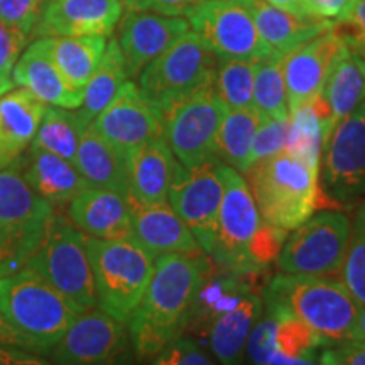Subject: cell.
Masks as SVG:
<instances>
[{
	"label": "cell",
	"instance_id": "30",
	"mask_svg": "<svg viewBox=\"0 0 365 365\" xmlns=\"http://www.w3.org/2000/svg\"><path fill=\"white\" fill-rule=\"evenodd\" d=\"M49 49L59 71L75 86L83 90L107 49V36H49Z\"/></svg>",
	"mask_w": 365,
	"mask_h": 365
},
{
	"label": "cell",
	"instance_id": "43",
	"mask_svg": "<svg viewBox=\"0 0 365 365\" xmlns=\"http://www.w3.org/2000/svg\"><path fill=\"white\" fill-rule=\"evenodd\" d=\"M43 0H0V17L31 38Z\"/></svg>",
	"mask_w": 365,
	"mask_h": 365
},
{
	"label": "cell",
	"instance_id": "19",
	"mask_svg": "<svg viewBox=\"0 0 365 365\" xmlns=\"http://www.w3.org/2000/svg\"><path fill=\"white\" fill-rule=\"evenodd\" d=\"M120 0H48L36 22V38L110 36L120 22Z\"/></svg>",
	"mask_w": 365,
	"mask_h": 365
},
{
	"label": "cell",
	"instance_id": "51",
	"mask_svg": "<svg viewBox=\"0 0 365 365\" xmlns=\"http://www.w3.org/2000/svg\"><path fill=\"white\" fill-rule=\"evenodd\" d=\"M266 2L271 4V6L284 9V11H291L296 14H308L303 0H266ZM309 16H312V14H309Z\"/></svg>",
	"mask_w": 365,
	"mask_h": 365
},
{
	"label": "cell",
	"instance_id": "57",
	"mask_svg": "<svg viewBox=\"0 0 365 365\" xmlns=\"http://www.w3.org/2000/svg\"><path fill=\"white\" fill-rule=\"evenodd\" d=\"M322 365H323V364H322Z\"/></svg>",
	"mask_w": 365,
	"mask_h": 365
},
{
	"label": "cell",
	"instance_id": "55",
	"mask_svg": "<svg viewBox=\"0 0 365 365\" xmlns=\"http://www.w3.org/2000/svg\"><path fill=\"white\" fill-rule=\"evenodd\" d=\"M240 2H247V0H240Z\"/></svg>",
	"mask_w": 365,
	"mask_h": 365
},
{
	"label": "cell",
	"instance_id": "33",
	"mask_svg": "<svg viewBox=\"0 0 365 365\" xmlns=\"http://www.w3.org/2000/svg\"><path fill=\"white\" fill-rule=\"evenodd\" d=\"M85 129L76 110L46 105L31 148L44 149L73 163Z\"/></svg>",
	"mask_w": 365,
	"mask_h": 365
},
{
	"label": "cell",
	"instance_id": "17",
	"mask_svg": "<svg viewBox=\"0 0 365 365\" xmlns=\"http://www.w3.org/2000/svg\"><path fill=\"white\" fill-rule=\"evenodd\" d=\"M88 127L124 154L164 135L163 117L129 80Z\"/></svg>",
	"mask_w": 365,
	"mask_h": 365
},
{
	"label": "cell",
	"instance_id": "13",
	"mask_svg": "<svg viewBox=\"0 0 365 365\" xmlns=\"http://www.w3.org/2000/svg\"><path fill=\"white\" fill-rule=\"evenodd\" d=\"M185 17L190 29L218 58L257 63L276 53L259 34L247 4L240 0H203Z\"/></svg>",
	"mask_w": 365,
	"mask_h": 365
},
{
	"label": "cell",
	"instance_id": "3",
	"mask_svg": "<svg viewBox=\"0 0 365 365\" xmlns=\"http://www.w3.org/2000/svg\"><path fill=\"white\" fill-rule=\"evenodd\" d=\"M244 175L262 223L286 232L314 215L323 195L319 168L289 150L259 159Z\"/></svg>",
	"mask_w": 365,
	"mask_h": 365
},
{
	"label": "cell",
	"instance_id": "38",
	"mask_svg": "<svg viewBox=\"0 0 365 365\" xmlns=\"http://www.w3.org/2000/svg\"><path fill=\"white\" fill-rule=\"evenodd\" d=\"M276 328L277 317L264 308L261 318L255 322L245 344V355L250 365H266L277 352Z\"/></svg>",
	"mask_w": 365,
	"mask_h": 365
},
{
	"label": "cell",
	"instance_id": "4",
	"mask_svg": "<svg viewBox=\"0 0 365 365\" xmlns=\"http://www.w3.org/2000/svg\"><path fill=\"white\" fill-rule=\"evenodd\" d=\"M245 276L225 271L208 286L205 277L200 291L193 319L203 317L210 349L220 365H242L250 330L264 309L262 294Z\"/></svg>",
	"mask_w": 365,
	"mask_h": 365
},
{
	"label": "cell",
	"instance_id": "27",
	"mask_svg": "<svg viewBox=\"0 0 365 365\" xmlns=\"http://www.w3.org/2000/svg\"><path fill=\"white\" fill-rule=\"evenodd\" d=\"M24 180L53 208L68 205L90 186L71 161L39 148H31L26 158Z\"/></svg>",
	"mask_w": 365,
	"mask_h": 365
},
{
	"label": "cell",
	"instance_id": "5",
	"mask_svg": "<svg viewBox=\"0 0 365 365\" xmlns=\"http://www.w3.org/2000/svg\"><path fill=\"white\" fill-rule=\"evenodd\" d=\"M0 313L41 355H49L78 317L65 296L26 267L0 277Z\"/></svg>",
	"mask_w": 365,
	"mask_h": 365
},
{
	"label": "cell",
	"instance_id": "53",
	"mask_svg": "<svg viewBox=\"0 0 365 365\" xmlns=\"http://www.w3.org/2000/svg\"><path fill=\"white\" fill-rule=\"evenodd\" d=\"M124 4V7L127 9H137L139 7V0H120Z\"/></svg>",
	"mask_w": 365,
	"mask_h": 365
},
{
	"label": "cell",
	"instance_id": "22",
	"mask_svg": "<svg viewBox=\"0 0 365 365\" xmlns=\"http://www.w3.org/2000/svg\"><path fill=\"white\" fill-rule=\"evenodd\" d=\"M11 78L14 85L29 90L36 98L53 107L76 110L83 100V90L75 88L54 63L48 38H36L27 46L14 65Z\"/></svg>",
	"mask_w": 365,
	"mask_h": 365
},
{
	"label": "cell",
	"instance_id": "35",
	"mask_svg": "<svg viewBox=\"0 0 365 365\" xmlns=\"http://www.w3.org/2000/svg\"><path fill=\"white\" fill-rule=\"evenodd\" d=\"M254 61L218 58L213 86L227 110L254 107Z\"/></svg>",
	"mask_w": 365,
	"mask_h": 365
},
{
	"label": "cell",
	"instance_id": "56",
	"mask_svg": "<svg viewBox=\"0 0 365 365\" xmlns=\"http://www.w3.org/2000/svg\"><path fill=\"white\" fill-rule=\"evenodd\" d=\"M43 2H48V0H43Z\"/></svg>",
	"mask_w": 365,
	"mask_h": 365
},
{
	"label": "cell",
	"instance_id": "24",
	"mask_svg": "<svg viewBox=\"0 0 365 365\" xmlns=\"http://www.w3.org/2000/svg\"><path fill=\"white\" fill-rule=\"evenodd\" d=\"M129 196L139 203H164L181 170L164 137L149 140L125 154Z\"/></svg>",
	"mask_w": 365,
	"mask_h": 365
},
{
	"label": "cell",
	"instance_id": "32",
	"mask_svg": "<svg viewBox=\"0 0 365 365\" xmlns=\"http://www.w3.org/2000/svg\"><path fill=\"white\" fill-rule=\"evenodd\" d=\"M262 120L264 115L255 107L227 110L218 132L217 158L239 173L247 171L255 132Z\"/></svg>",
	"mask_w": 365,
	"mask_h": 365
},
{
	"label": "cell",
	"instance_id": "25",
	"mask_svg": "<svg viewBox=\"0 0 365 365\" xmlns=\"http://www.w3.org/2000/svg\"><path fill=\"white\" fill-rule=\"evenodd\" d=\"M44 110L46 103L26 88H12L0 97V171L24 161Z\"/></svg>",
	"mask_w": 365,
	"mask_h": 365
},
{
	"label": "cell",
	"instance_id": "52",
	"mask_svg": "<svg viewBox=\"0 0 365 365\" xmlns=\"http://www.w3.org/2000/svg\"><path fill=\"white\" fill-rule=\"evenodd\" d=\"M14 88V81L12 78H0V97L6 95L9 90Z\"/></svg>",
	"mask_w": 365,
	"mask_h": 365
},
{
	"label": "cell",
	"instance_id": "40",
	"mask_svg": "<svg viewBox=\"0 0 365 365\" xmlns=\"http://www.w3.org/2000/svg\"><path fill=\"white\" fill-rule=\"evenodd\" d=\"M331 29L350 53L365 59V0H354L345 16L333 21Z\"/></svg>",
	"mask_w": 365,
	"mask_h": 365
},
{
	"label": "cell",
	"instance_id": "11",
	"mask_svg": "<svg viewBox=\"0 0 365 365\" xmlns=\"http://www.w3.org/2000/svg\"><path fill=\"white\" fill-rule=\"evenodd\" d=\"M225 113L212 81L164 117L163 137L181 166L191 170L218 159V132Z\"/></svg>",
	"mask_w": 365,
	"mask_h": 365
},
{
	"label": "cell",
	"instance_id": "34",
	"mask_svg": "<svg viewBox=\"0 0 365 365\" xmlns=\"http://www.w3.org/2000/svg\"><path fill=\"white\" fill-rule=\"evenodd\" d=\"M284 54L272 53L255 63L252 105L269 118H287V91L284 81Z\"/></svg>",
	"mask_w": 365,
	"mask_h": 365
},
{
	"label": "cell",
	"instance_id": "36",
	"mask_svg": "<svg viewBox=\"0 0 365 365\" xmlns=\"http://www.w3.org/2000/svg\"><path fill=\"white\" fill-rule=\"evenodd\" d=\"M341 282L359 304H365V200L352 220L349 250L341 267Z\"/></svg>",
	"mask_w": 365,
	"mask_h": 365
},
{
	"label": "cell",
	"instance_id": "47",
	"mask_svg": "<svg viewBox=\"0 0 365 365\" xmlns=\"http://www.w3.org/2000/svg\"><path fill=\"white\" fill-rule=\"evenodd\" d=\"M0 365H58L48 355L0 345Z\"/></svg>",
	"mask_w": 365,
	"mask_h": 365
},
{
	"label": "cell",
	"instance_id": "16",
	"mask_svg": "<svg viewBox=\"0 0 365 365\" xmlns=\"http://www.w3.org/2000/svg\"><path fill=\"white\" fill-rule=\"evenodd\" d=\"M223 196L222 161L205 163L186 170L185 166L173 181L168 202L176 215L185 222L205 254L215 249L218 210Z\"/></svg>",
	"mask_w": 365,
	"mask_h": 365
},
{
	"label": "cell",
	"instance_id": "46",
	"mask_svg": "<svg viewBox=\"0 0 365 365\" xmlns=\"http://www.w3.org/2000/svg\"><path fill=\"white\" fill-rule=\"evenodd\" d=\"M354 0H303L308 14L323 19L336 21L344 17Z\"/></svg>",
	"mask_w": 365,
	"mask_h": 365
},
{
	"label": "cell",
	"instance_id": "42",
	"mask_svg": "<svg viewBox=\"0 0 365 365\" xmlns=\"http://www.w3.org/2000/svg\"><path fill=\"white\" fill-rule=\"evenodd\" d=\"M29 36L0 17V78H11L14 65L27 48Z\"/></svg>",
	"mask_w": 365,
	"mask_h": 365
},
{
	"label": "cell",
	"instance_id": "6",
	"mask_svg": "<svg viewBox=\"0 0 365 365\" xmlns=\"http://www.w3.org/2000/svg\"><path fill=\"white\" fill-rule=\"evenodd\" d=\"M85 245L93 274L97 307L127 325L153 277L154 257L132 237H86Z\"/></svg>",
	"mask_w": 365,
	"mask_h": 365
},
{
	"label": "cell",
	"instance_id": "50",
	"mask_svg": "<svg viewBox=\"0 0 365 365\" xmlns=\"http://www.w3.org/2000/svg\"><path fill=\"white\" fill-rule=\"evenodd\" d=\"M349 344L365 346V304H360Z\"/></svg>",
	"mask_w": 365,
	"mask_h": 365
},
{
	"label": "cell",
	"instance_id": "2",
	"mask_svg": "<svg viewBox=\"0 0 365 365\" xmlns=\"http://www.w3.org/2000/svg\"><path fill=\"white\" fill-rule=\"evenodd\" d=\"M262 301L271 313L307 323L325 346L349 344L360 307L341 279L309 274H277L264 287Z\"/></svg>",
	"mask_w": 365,
	"mask_h": 365
},
{
	"label": "cell",
	"instance_id": "26",
	"mask_svg": "<svg viewBox=\"0 0 365 365\" xmlns=\"http://www.w3.org/2000/svg\"><path fill=\"white\" fill-rule=\"evenodd\" d=\"M259 34L272 51L289 54L308 41L331 29L333 21L309 14L284 11L266 2V0H247Z\"/></svg>",
	"mask_w": 365,
	"mask_h": 365
},
{
	"label": "cell",
	"instance_id": "23",
	"mask_svg": "<svg viewBox=\"0 0 365 365\" xmlns=\"http://www.w3.org/2000/svg\"><path fill=\"white\" fill-rule=\"evenodd\" d=\"M68 220L95 239L130 237L129 195L88 186L68 203Z\"/></svg>",
	"mask_w": 365,
	"mask_h": 365
},
{
	"label": "cell",
	"instance_id": "8",
	"mask_svg": "<svg viewBox=\"0 0 365 365\" xmlns=\"http://www.w3.org/2000/svg\"><path fill=\"white\" fill-rule=\"evenodd\" d=\"M218 56L200 36L188 31L170 49L150 61L137 78L139 91L159 115L196 93L215 76Z\"/></svg>",
	"mask_w": 365,
	"mask_h": 365
},
{
	"label": "cell",
	"instance_id": "44",
	"mask_svg": "<svg viewBox=\"0 0 365 365\" xmlns=\"http://www.w3.org/2000/svg\"><path fill=\"white\" fill-rule=\"evenodd\" d=\"M319 364L323 365H365V346L341 344L328 346L319 355Z\"/></svg>",
	"mask_w": 365,
	"mask_h": 365
},
{
	"label": "cell",
	"instance_id": "29",
	"mask_svg": "<svg viewBox=\"0 0 365 365\" xmlns=\"http://www.w3.org/2000/svg\"><path fill=\"white\" fill-rule=\"evenodd\" d=\"M127 80H129V73H127L124 54L120 51L117 39L112 38L107 43V49L97 70L83 86V100L76 108L85 127H88L91 120L112 102Z\"/></svg>",
	"mask_w": 365,
	"mask_h": 365
},
{
	"label": "cell",
	"instance_id": "37",
	"mask_svg": "<svg viewBox=\"0 0 365 365\" xmlns=\"http://www.w3.org/2000/svg\"><path fill=\"white\" fill-rule=\"evenodd\" d=\"M276 349L287 357H308L317 355L319 346H325L318 333H314L307 323L289 317V314H276Z\"/></svg>",
	"mask_w": 365,
	"mask_h": 365
},
{
	"label": "cell",
	"instance_id": "48",
	"mask_svg": "<svg viewBox=\"0 0 365 365\" xmlns=\"http://www.w3.org/2000/svg\"><path fill=\"white\" fill-rule=\"evenodd\" d=\"M0 345H2V346H17V349L34 352L33 344H31V341L27 339H24L21 333H17L16 330H14V328L7 323V319L4 318L2 313H0Z\"/></svg>",
	"mask_w": 365,
	"mask_h": 365
},
{
	"label": "cell",
	"instance_id": "14",
	"mask_svg": "<svg viewBox=\"0 0 365 365\" xmlns=\"http://www.w3.org/2000/svg\"><path fill=\"white\" fill-rule=\"evenodd\" d=\"M48 357L58 365H130L135 355L125 323L95 307L73 319Z\"/></svg>",
	"mask_w": 365,
	"mask_h": 365
},
{
	"label": "cell",
	"instance_id": "49",
	"mask_svg": "<svg viewBox=\"0 0 365 365\" xmlns=\"http://www.w3.org/2000/svg\"><path fill=\"white\" fill-rule=\"evenodd\" d=\"M266 365H322L317 355H308V357H287L276 352L272 359Z\"/></svg>",
	"mask_w": 365,
	"mask_h": 365
},
{
	"label": "cell",
	"instance_id": "10",
	"mask_svg": "<svg viewBox=\"0 0 365 365\" xmlns=\"http://www.w3.org/2000/svg\"><path fill=\"white\" fill-rule=\"evenodd\" d=\"M352 220L341 212L325 210L296 227L282 244L277 269L282 274L335 277L344 267Z\"/></svg>",
	"mask_w": 365,
	"mask_h": 365
},
{
	"label": "cell",
	"instance_id": "45",
	"mask_svg": "<svg viewBox=\"0 0 365 365\" xmlns=\"http://www.w3.org/2000/svg\"><path fill=\"white\" fill-rule=\"evenodd\" d=\"M203 0H139L137 11H148L168 17H182Z\"/></svg>",
	"mask_w": 365,
	"mask_h": 365
},
{
	"label": "cell",
	"instance_id": "18",
	"mask_svg": "<svg viewBox=\"0 0 365 365\" xmlns=\"http://www.w3.org/2000/svg\"><path fill=\"white\" fill-rule=\"evenodd\" d=\"M188 31V21L182 17L127 9L120 17L117 43L124 54L129 78H137L150 61L161 56Z\"/></svg>",
	"mask_w": 365,
	"mask_h": 365
},
{
	"label": "cell",
	"instance_id": "7",
	"mask_svg": "<svg viewBox=\"0 0 365 365\" xmlns=\"http://www.w3.org/2000/svg\"><path fill=\"white\" fill-rule=\"evenodd\" d=\"M24 164L26 159L0 171V277L26 266L54 213L27 185Z\"/></svg>",
	"mask_w": 365,
	"mask_h": 365
},
{
	"label": "cell",
	"instance_id": "15",
	"mask_svg": "<svg viewBox=\"0 0 365 365\" xmlns=\"http://www.w3.org/2000/svg\"><path fill=\"white\" fill-rule=\"evenodd\" d=\"M319 163L323 195L336 203L365 198V102L333 127Z\"/></svg>",
	"mask_w": 365,
	"mask_h": 365
},
{
	"label": "cell",
	"instance_id": "21",
	"mask_svg": "<svg viewBox=\"0 0 365 365\" xmlns=\"http://www.w3.org/2000/svg\"><path fill=\"white\" fill-rule=\"evenodd\" d=\"M130 202V237L154 259L164 254L200 255L202 247L185 222L176 215L170 202Z\"/></svg>",
	"mask_w": 365,
	"mask_h": 365
},
{
	"label": "cell",
	"instance_id": "1",
	"mask_svg": "<svg viewBox=\"0 0 365 365\" xmlns=\"http://www.w3.org/2000/svg\"><path fill=\"white\" fill-rule=\"evenodd\" d=\"M208 266L200 255L164 254L154 259L148 289L127 328L137 360H153L193 323Z\"/></svg>",
	"mask_w": 365,
	"mask_h": 365
},
{
	"label": "cell",
	"instance_id": "54",
	"mask_svg": "<svg viewBox=\"0 0 365 365\" xmlns=\"http://www.w3.org/2000/svg\"><path fill=\"white\" fill-rule=\"evenodd\" d=\"M354 58H355V63H357L359 70L362 71V75H364V78H365V59L359 58V56H355V54H354Z\"/></svg>",
	"mask_w": 365,
	"mask_h": 365
},
{
	"label": "cell",
	"instance_id": "39",
	"mask_svg": "<svg viewBox=\"0 0 365 365\" xmlns=\"http://www.w3.org/2000/svg\"><path fill=\"white\" fill-rule=\"evenodd\" d=\"M289 139V117L287 118H269L264 120L255 132L252 149H250L249 166L259 159L274 156V154L286 150Z\"/></svg>",
	"mask_w": 365,
	"mask_h": 365
},
{
	"label": "cell",
	"instance_id": "12",
	"mask_svg": "<svg viewBox=\"0 0 365 365\" xmlns=\"http://www.w3.org/2000/svg\"><path fill=\"white\" fill-rule=\"evenodd\" d=\"M223 196L218 210L215 249L210 257L225 271L255 274L259 269L250 257V244L262 227L257 205L247 181L234 168L222 163Z\"/></svg>",
	"mask_w": 365,
	"mask_h": 365
},
{
	"label": "cell",
	"instance_id": "28",
	"mask_svg": "<svg viewBox=\"0 0 365 365\" xmlns=\"http://www.w3.org/2000/svg\"><path fill=\"white\" fill-rule=\"evenodd\" d=\"M73 164L93 188H108L129 195L125 154L107 143L91 127H86L81 134Z\"/></svg>",
	"mask_w": 365,
	"mask_h": 365
},
{
	"label": "cell",
	"instance_id": "20",
	"mask_svg": "<svg viewBox=\"0 0 365 365\" xmlns=\"http://www.w3.org/2000/svg\"><path fill=\"white\" fill-rule=\"evenodd\" d=\"M344 46V41L330 29L286 54L282 71L289 113L322 95L333 61Z\"/></svg>",
	"mask_w": 365,
	"mask_h": 365
},
{
	"label": "cell",
	"instance_id": "31",
	"mask_svg": "<svg viewBox=\"0 0 365 365\" xmlns=\"http://www.w3.org/2000/svg\"><path fill=\"white\" fill-rule=\"evenodd\" d=\"M322 97L330 108L331 130L341 118L350 115L360 103L365 102V78L346 46L341 48L333 61Z\"/></svg>",
	"mask_w": 365,
	"mask_h": 365
},
{
	"label": "cell",
	"instance_id": "41",
	"mask_svg": "<svg viewBox=\"0 0 365 365\" xmlns=\"http://www.w3.org/2000/svg\"><path fill=\"white\" fill-rule=\"evenodd\" d=\"M153 365H215V362L195 340L180 336L164 346L153 359Z\"/></svg>",
	"mask_w": 365,
	"mask_h": 365
},
{
	"label": "cell",
	"instance_id": "9",
	"mask_svg": "<svg viewBox=\"0 0 365 365\" xmlns=\"http://www.w3.org/2000/svg\"><path fill=\"white\" fill-rule=\"evenodd\" d=\"M85 239L66 217L53 213L38 250L24 266L58 289L78 314L97 307Z\"/></svg>",
	"mask_w": 365,
	"mask_h": 365
}]
</instances>
